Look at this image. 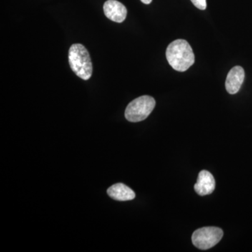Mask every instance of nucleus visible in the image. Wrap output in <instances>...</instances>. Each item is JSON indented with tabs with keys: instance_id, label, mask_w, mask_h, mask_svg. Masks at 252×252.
Wrapping results in <instances>:
<instances>
[{
	"instance_id": "f257e3e1",
	"label": "nucleus",
	"mask_w": 252,
	"mask_h": 252,
	"mask_svg": "<svg viewBox=\"0 0 252 252\" xmlns=\"http://www.w3.org/2000/svg\"><path fill=\"white\" fill-rule=\"evenodd\" d=\"M166 58L170 65L178 72H185L195 63L193 49L185 39H177L169 44Z\"/></svg>"
},
{
	"instance_id": "f03ea898",
	"label": "nucleus",
	"mask_w": 252,
	"mask_h": 252,
	"mask_svg": "<svg viewBox=\"0 0 252 252\" xmlns=\"http://www.w3.org/2000/svg\"><path fill=\"white\" fill-rule=\"evenodd\" d=\"M69 63L76 75L89 80L93 74V63L87 49L80 44H74L69 50Z\"/></svg>"
},
{
	"instance_id": "7ed1b4c3",
	"label": "nucleus",
	"mask_w": 252,
	"mask_h": 252,
	"mask_svg": "<svg viewBox=\"0 0 252 252\" xmlns=\"http://www.w3.org/2000/svg\"><path fill=\"white\" fill-rule=\"evenodd\" d=\"M156 106L154 97L143 95L128 104L126 109L125 117L128 122L136 123L145 120Z\"/></svg>"
},
{
	"instance_id": "20e7f679",
	"label": "nucleus",
	"mask_w": 252,
	"mask_h": 252,
	"mask_svg": "<svg viewBox=\"0 0 252 252\" xmlns=\"http://www.w3.org/2000/svg\"><path fill=\"white\" fill-rule=\"evenodd\" d=\"M223 235V230L220 228L203 227L194 231L192 243L200 250H209L220 243Z\"/></svg>"
},
{
	"instance_id": "39448f33",
	"label": "nucleus",
	"mask_w": 252,
	"mask_h": 252,
	"mask_svg": "<svg viewBox=\"0 0 252 252\" xmlns=\"http://www.w3.org/2000/svg\"><path fill=\"white\" fill-rule=\"evenodd\" d=\"M103 9L106 17L114 22H124L127 16L126 6L117 0H107L104 4Z\"/></svg>"
},
{
	"instance_id": "423d86ee",
	"label": "nucleus",
	"mask_w": 252,
	"mask_h": 252,
	"mask_svg": "<svg viewBox=\"0 0 252 252\" xmlns=\"http://www.w3.org/2000/svg\"><path fill=\"white\" fill-rule=\"evenodd\" d=\"M245 71L240 66H235L230 69L225 80V89L228 94H235L240 91L245 80Z\"/></svg>"
},
{
	"instance_id": "0eeeda50",
	"label": "nucleus",
	"mask_w": 252,
	"mask_h": 252,
	"mask_svg": "<svg viewBox=\"0 0 252 252\" xmlns=\"http://www.w3.org/2000/svg\"><path fill=\"white\" fill-rule=\"evenodd\" d=\"M216 182L213 175L207 170H202L199 173L194 189L199 195H210L215 190Z\"/></svg>"
},
{
	"instance_id": "6e6552de",
	"label": "nucleus",
	"mask_w": 252,
	"mask_h": 252,
	"mask_svg": "<svg viewBox=\"0 0 252 252\" xmlns=\"http://www.w3.org/2000/svg\"><path fill=\"white\" fill-rule=\"evenodd\" d=\"M109 197L119 201H127L135 198V193L128 187L122 183L115 184L107 189Z\"/></svg>"
},
{
	"instance_id": "1a4fd4ad",
	"label": "nucleus",
	"mask_w": 252,
	"mask_h": 252,
	"mask_svg": "<svg viewBox=\"0 0 252 252\" xmlns=\"http://www.w3.org/2000/svg\"><path fill=\"white\" fill-rule=\"evenodd\" d=\"M195 7L200 10H205L207 8L206 0H190Z\"/></svg>"
},
{
	"instance_id": "9d476101",
	"label": "nucleus",
	"mask_w": 252,
	"mask_h": 252,
	"mask_svg": "<svg viewBox=\"0 0 252 252\" xmlns=\"http://www.w3.org/2000/svg\"><path fill=\"white\" fill-rule=\"evenodd\" d=\"M142 3L145 4H149L152 3V0H141Z\"/></svg>"
}]
</instances>
